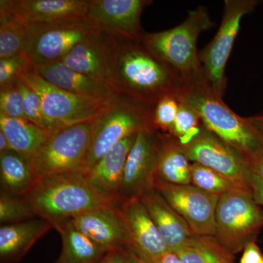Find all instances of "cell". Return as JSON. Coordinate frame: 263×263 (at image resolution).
<instances>
[{"instance_id": "9", "label": "cell", "mask_w": 263, "mask_h": 263, "mask_svg": "<svg viewBox=\"0 0 263 263\" xmlns=\"http://www.w3.org/2000/svg\"><path fill=\"white\" fill-rule=\"evenodd\" d=\"M20 81L37 95L46 116L62 127L92 121L110 102L85 98L60 89L43 79L34 67L26 71Z\"/></svg>"}, {"instance_id": "19", "label": "cell", "mask_w": 263, "mask_h": 263, "mask_svg": "<svg viewBox=\"0 0 263 263\" xmlns=\"http://www.w3.org/2000/svg\"><path fill=\"white\" fill-rule=\"evenodd\" d=\"M137 135L127 137L86 171L90 186L104 198L117 202L128 155L136 141Z\"/></svg>"}, {"instance_id": "10", "label": "cell", "mask_w": 263, "mask_h": 263, "mask_svg": "<svg viewBox=\"0 0 263 263\" xmlns=\"http://www.w3.org/2000/svg\"><path fill=\"white\" fill-rule=\"evenodd\" d=\"M190 162L213 170L230 180L235 186L252 190V171L238 152L209 130H202L186 146H181Z\"/></svg>"}, {"instance_id": "3", "label": "cell", "mask_w": 263, "mask_h": 263, "mask_svg": "<svg viewBox=\"0 0 263 263\" xmlns=\"http://www.w3.org/2000/svg\"><path fill=\"white\" fill-rule=\"evenodd\" d=\"M24 197L37 217L47 221L53 228L62 221L116 202L97 193L82 170L39 178Z\"/></svg>"}, {"instance_id": "6", "label": "cell", "mask_w": 263, "mask_h": 263, "mask_svg": "<svg viewBox=\"0 0 263 263\" xmlns=\"http://www.w3.org/2000/svg\"><path fill=\"white\" fill-rule=\"evenodd\" d=\"M148 129H155L152 110L124 99H114L92 120L85 172L123 140Z\"/></svg>"}, {"instance_id": "25", "label": "cell", "mask_w": 263, "mask_h": 263, "mask_svg": "<svg viewBox=\"0 0 263 263\" xmlns=\"http://www.w3.org/2000/svg\"><path fill=\"white\" fill-rule=\"evenodd\" d=\"M61 237L62 247L54 263H98L105 252L77 229L72 220L59 223L53 228Z\"/></svg>"}, {"instance_id": "1", "label": "cell", "mask_w": 263, "mask_h": 263, "mask_svg": "<svg viewBox=\"0 0 263 263\" xmlns=\"http://www.w3.org/2000/svg\"><path fill=\"white\" fill-rule=\"evenodd\" d=\"M115 42L107 82L117 98L152 110L160 99L181 89L183 81L179 72L156 57L143 43L117 38Z\"/></svg>"}, {"instance_id": "32", "label": "cell", "mask_w": 263, "mask_h": 263, "mask_svg": "<svg viewBox=\"0 0 263 263\" xmlns=\"http://www.w3.org/2000/svg\"><path fill=\"white\" fill-rule=\"evenodd\" d=\"M0 114L16 119H25L20 80L0 88Z\"/></svg>"}, {"instance_id": "16", "label": "cell", "mask_w": 263, "mask_h": 263, "mask_svg": "<svg viewBox=\"0 0 263 263\" xmlns=\"http://www.w3.org/2000/svg\"><path fill=\"white\" fill-rule=\"evenodd\" d=\"M116 203L93 209L71 219L78 230L105 253L127 250V232Z\"/></svg>"}, {"instance_id": "29", "label": "cell", "mask_w": 263, "mask_h": 263, "mask_svg": "<svg viewBox=\"0 0 263 263\" xmlns=\"http://www.w3.org/2000/svg\"><path fill=\"white\" fill-rule=\"evenodd\" d=\"M191 181L200 190L219 196L237 187L224 176L196 162L191 163Z\"/></svg>"}, {"instance_id": "41", "label": "cell", "mask_w": 263, "mask_h": 263, "mask_svg": "<svg viewBox=\"0 0 263 263\" xmlns=\"http://www.w3.org/2000/svg\"><path fill=\"white\" fill-rule=\"evenodd\" d=\"M249 122L252 123L259 130L263 131V114L248 118Z\"/></svg>"}, {"instance_id": "36", "label": "cell", "mask_w": 263, "mask_h": 263, "mask_svg": "<svg viewBox=\"0 0 263 263\" xmlns=\"http://www.w3.org/2000/svg\"><path fill=\"white\" fill-rule=\"evenodd\" d=\"M98 263H129L127 250H117L107 252Z\"/></svg>"}, {"instance_id": "30", "label": "cell", "mask_w": 263, "mask_h": 263, "mask_svg": "<svg viewBox=\"0 0 263 263\" xmlns=\"http://www.w3.org/2000/svg\"><path fill=\"white\" fill-rule=\"evenodd\" d=\"M181 103L179 90L166 95L156 103L152 110V124L156 131L171 134Z\"/></svg>"}, {"instance_id": "33", "label": "cell", "mask_w": 263, "mask_h": 263, "mask_svg": "<svg viewBox=\"0 0 263 263\" xmlns=\"http://www.w3.org/2000/svg\"><path fill=\"white\" fill-rule=\"evenodd\" d=\"M33 65L26 54L0 60V88L20 80Z\"/></svg>"}, {"instance_id": "34", "label": "cell", "mask_w": 263, "mask_h": 263, "mask_svg": "<svg viewBox=\"0 0 263 263\" xmlns=\"http://www.w3.org/2000/svg\"><path fill=\"white\" fill-rule=\"evenodd\" d=\"M202 123L200 117L195 109L181 99L171 136L174 137L176 139H179L189 132L199 127Z\"/></svg>"}, {"instance_id": "14", "label": "cell", "mask_w": 263, "mask_h": 263, "mask_svg": "<svg viewBox=\"0 0 263 263\" xmlns=\"http://www.w3.org/2000/svg\"><path fill=\"white\" fill-rule=\"evenodd\" d=\"M149 0H89L86 19L99 30L124 41L141 42V17Z\"/></svg>"}, {"instance_id": "8", "label": "cell", "mask_w": 263, "mask_h": 263, "mask_svg": "<svg viewBox=\"0 0 263 263\" xmlns=\"http://www.w3.org/2000/svg\"><path fill=\"white\" fill-rule=\"evenodd\" d=\"M257 0H226L220 27L212 41L200 51L202 69L214 93L222 98L226 89V69L240 22L258 5Z\"/></svg>"}, {"instance_id": "2", "label": "cell", "mask_w": 263, "mask_h": 263, "mask_svg": "<svg viewBox=\"0 0 263 263\" xmlns=\"http://www.w3.org/2000/svg\"><path fill=\"white\" fill-rule=\"evenodd\" d=\"M181 99L198 114L205 127L248 162L263 148V132L240 117L214 93L206 76L183 81Z\"/></svg>"}, {"instance_id": "23", "label": "cell", "mask_w": 263, "mask_h": 263, "mask_svg": "<svg viewBox=\"0 0 263 263\" xmlns=\"http://www.w3.org/2000/svg\"><path fill=\"white\" fill-rule=\"evenodd\" d=\"M0 131L9 141L12 151L32 161L52 134L25 119L0 114Z\"/></svg>"}, {"instance_id": "42", "label": "cell", "mask_w": 263, "mask_h": 263, "mask_svg": "<svg viewBox=\"0 0 263 263\" xmlns=\"http://www.w3.org/2000/svg\"><path fill=\"white\" fill-rule=\"evenodd\" d=\"M127 257L129 263H147L129 251H127Z\"/></svg>"}, {"instance_id": "27", "label": "cell", "mask_w": 263, "mask_h": 263, "mask_svg": "<svg viewBox=\"0 0 263 263\" xmlns=\"http://www.w3.org/2000/svg\"><path fill=\"white\" fill-rule=\"evenodd\" d=\"M37 181L30 161L14 151L0 154L1 191L24 196Z\"/></svg>"}, {"instance_id": "17", "label": "cell", "mask_w": 263, "mask_h": 263, "mask_svg": "<svg viewBox=\"0 0 263 263\" xmlns=\"http://www.w3.org/2000/svg\"><path fill=\"white\" fill-rule=\"evenodd\" d=\"M115 48V38L97 29L78 43L62 61L81 74L107 81Z\"/></svg>"}, {"instance_id": "15", "label": "cell", "mask_w": 263, "mask_h": 263, "mask_svg": "<svg viewBox=\"0 0 263 263\" xmlns=\"http://www.w3.org/2000/svg\"><path fill=\"white\" fill-rule=\"evenodd\" d=\"M116 205L127 232V251L147 263L170 251L141 198L123 199Z\"/></svg>"}, {"instance_id": "21", "label": "cell", "mask_w": 263, "mask_h": 263, "mask_svg": "<svg viewBox=\"0 0 263 263\" xmlns=\"http://www.w3.org/2000/svg\"><path fill=\"white\" fill-rule=\"evenodd\" d=\"M170 251L177 252L195 239L184 219L156 189L140 197Z\"/></svg>"}, {"instance_id": "44", "label": "cell", "mask_w": 263, "mask_h": 263, "mask_svg": "<svg viewBox=\"0 0 263 263\" xmlns=\"http://www.w3.org/2000/svg\"><path fill=\"white\" fill-rule=\"evenodd\" d=\"M262 263H263V262H262Z\"/></svg>"}, {"instance_id": "38", "label": "cell", "mask_w": 263, "mask_h": 263, "mask_svg": "<svg viewBox=\"0 0 263 263\" xmlns=\"http://www.w3.org/2000/svg\"><path fill=\"white\" fill-rule=\"evenodd\" d=\"M251 171L263 180V148L247 162Z\"/></svg>"}, {"instance_id": "13", "label": "cell", "mask_w": 263, "mask_h": 263, "mask_svg": "<svg viewBox=\"0 0 263 263\" xmlns=\"http://www.w3.org/2000/svg\"><path fill=\"white\" fill-rule=\"evenodd\" d=\"M160 143V133L155 129L138 133L126 161L119 200L140 198L155 190Z\"/></svg>"}, {"instance_id": "28", "label": "cell", "mask_w": 263, "mask_h": 263, "mask_svg": "<svg viewBox=\"0 0 263 263\" xmlns=\"http://www.w3.org/2000/svg\"><path fill=\"white\" fill-rule=\"evenodd\" d=\"M34 218L37 216L25 197L0 192L1 226L15 224Z\"/></svg>"}, {"instance_id": "35", "label": "cell", "mask_w": 263, "mask_h": 263, "mask_svg": "<svg viewBox=\"0 0 263 263\" xmlns=\"http://www.w3.org/2000/svg\"><path fill=\"white\" fill-rule=\"evenodd\" d=\"M263 257L260 249L255 242L249 243L243 249L240 263H262Z\"/></svg>"}, {"instance_id": "4", "label": "cell", "mask_w": 263, "mask_h": 263, "mask_svg": "<svg viewBox=\"0 0 263 263\" xmlns=\"http://www.w3.org/2000/svg\"><path fill=\"white\" fill-rule=\"evenodd\" d=\"M214 22L205 7L189 11L186 20L168 30L146 33L141 42L152 53L175 69L183 81L205 76L197 51L199 36L212 28Z\"/></svg>"}, {"instance_id": "20", "label": "cell", "mask_w": 263, "mask_h": 263, "mask_svg": "<svg viewBox=\"0 0 263 263\" xmlns=\"http://www.w3.org/2000/svg\"><path fill=\"white\" fill-rule=\"evenodd\" d=\"M34 68L48 83L72 94L103 102H110L117 98L107 81L81 74L62 61Z\"/></svg>"}, {"instance_id": "7", "label": "cell", "mask_w": 263, "mask_h": 263, "mask_svg": "<svg viewBox=\"0 0 263 263\" xmlns=\"http://www.w3.org/2000/svg\"><path fill=\"white\" fill-rule=\"evenodd\" d=\"M92 121L67 126L51 135L31 161L37 179L43 176L85 171Z\"/></svg>"}, {"instance_id": "11", "label": "cell", "mask_w": 263, "mask_h": 263, "mask_svg": "<svg viewBox=\"0 0 263 263\" xmlns=\"http://www.w3.org/2000/svg\"><path fill=\"white\" fill-rule=\"evenodd\" d=\"M155 189L184 219L195 236L214 237L219 195L206 193L195 185L157 181Z\"/></svg>"}, {"instance_id": "18", "label": "cell", "mask_w": 263, "mask_h": 263, "mask_svg": "<svg viewBox=\"0 0 263 263\" xmlns=\"http://www.w3.org/2000/svg\"><path fill=\"white\" fill-rule=\"evenodd\" d=\"M89 0H13L15 14L29 27L86 19Z\"/></svg>"}, {"instance_id": "40", "label": "cell", "mask_w": 263, "mask_h": 263, "mask_svg": "<svg viewBox=\"0 0 263 263\" xmlns=\"http://www.w3.org/2000/svg\"><path fill=\"white\" fill-rule=\"evenodd\" d=\"M11 149V147L9 143V141L7 139L6 136H5L3 132L0 131V154L5 153Z\"/></svg>"}, {"instance_id": "24", "label": "cell", "mask_w": 263, "mask_h": 263, "mask_svg": "<svg viewBox=\"0 0 263 263\" xmlns=\"http://www.w3.org/2000/svg\"><path fill=\"white\" fill-rule=\"evenodd\" d=\"M157 181L172 184H190L191 163L177 140L160 133Z\"/></svg>"}, {"instance_id": "43", "label": "cell", "mask_w": 263, "mask_h": 263, "mask_svg": "<svg viewBox=\"0 0 263 263\" xmlns=\"http://www.w3.org/2000/svg\"><path fill=\"white\" fill-rule=\"evenodd\" d=\"M214 263H229V262H226V261L219 260V261H216V262H215Z\"/></svg>"}, {"instance_id": "31", "label": "cell", "mask_w": 263, "mask_h": 263, "mask_svg": "<svg viewBox=\"0 0 263 263\" xmlns=\"http://www.w3.org/2000/svg\"><path fill=\"white\" fill-rule=\"evenodd\" d=\"M21 86L23 93V109L26 119L51 134L64 127L46 116L41 100L34 91L22 81Z\"/></svg>"}, {"instance_id": "22", "label": "cell", "mask_w": 263, "mask_h": 263, "mask_svg": "<svg viewBox=\"0 0 263 263\" xmlns=\"http://www.w3.org/2000/svg\"><path fill=\"white\" fill-rule=\"evenodd\" d=\"M53 227L41 218L0 228V263H17Z\"/></svg>"}, {"instance_id": "37", "label": "cell", "mask_w": 263, "mask_h": 263, "mask_svg": "<svg viewBox=\"0 0 263 263\" xmlns=\"http://www.w3.org/2000/svg\"><path fill=\"white\" fill-rule=\"evenodd\" d=\"M251 183L254 200L258 205L263 206V180L252 172Z\"/></svg>"}, {"instance_id": "5", "label": "cell", "mask_w": 263, "mask_h": 263, "mask_svg": "<svg viewBox=\"0 0 263 263\" xmlns=\"http://www.w3.org/2000/svg\"><path fill=\"white\" fill-rule=\"evenodd\" d=\"M252 190L235 187L219 197L216 211V243L230 256L255 242L263 228V211Z\"/></svg>"}, {"instance_id": "12", "label": "cell", "mask_w": 263, "mask_h": 263, "mask_svg": "<svg viewBox=\"0 0 263 263\" xmlns=\"http://www.w3.org/2000/svg\"><path fill=\"white\" fill-rule=\"evenodd\" d=\"M29 29L25 54L33 67L62 61L78 43L98 29L86 19Z\"/></svg>"}, {"instance_id": "39", "label": "cell", "mask_w": 263, "mask_h": 263, "mask_svg": "<svg viewBox=\"0 0 263 263\" xmlns=\"http://www.w3.org/2000/svg\"><path fill=\"white\" fill-rule=\"evenodd\" d=\"M152 263H182L178 254L172 251H167L165 253L157 257Z\"/></svg>"}, {"instance_id": "45", "label": "cell", "mask_w": 263, "mask_h": 263, "mask_svg": "<svg viewBox=\"0 0 263 263\" xmlns=\"http://www.w3.org/2000/svg\"><path fill=\"white\" fill-rule=\"evenodd\" d=\"M263 132V131H262Z\"/></svg>"}, {"instance_id": "26", "label": "cell", "mask_w": 263, "mask_h": 263, "mask_svg": "<svg viewBox=\"0 0 263 263\" xmlns=\"http://www.w3.org/2000/svg\"><path fill=\"white\" fill-rule=\"evenodd\" d=\"M29 27L13 10V0L0 1V60L25 54Z\"/></svg>"}]
</instances>
